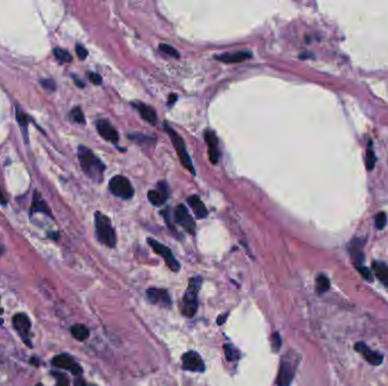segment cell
<instances>
[{"label": "cell", "mask_w": 388, "mask_h": 386, "mask_svg": "<svg viewBox=\"0 0 388 386\" xmlns=\"http://www.w3.org/2000/svg\"><path fill=\"white\" fill-rule=\"evenodd\" d=\"M202 278L200 276L192 277L183 297V314L186 317H193L198 310V294L201 289Z\"/></svg>", "instance_id": "obj_3"}, {"label": "cell", "mask_w": 388, "mask_h": 386, "mask_svg": "<svg viewBox=\"0 0 388 386\" xmlns=\"http://www.w3.org/2000/svg\"><path fill=\"white\" fill-rule=\"evenodd\" d=\"M224 350H225V356L227 360L230 361H235V360H239L240 359V351L237 350L234 345L232 344H225L224 345Z\"/></svg>", "instance_id": "obj_25"}, {"label": "cell", "mask_w": 388, "mask_h": 386, "mask_svg": "<svg viewBox=\"0 0 388 386\" xmlns=\"http://www.w3.org/2000/svg\"><path fill=\"white\" fill-rule=\"evenodd\" d=\"M95 233L98 240L109 248H114L117 242L115 229L111 224L110 219L105 214L96 212L94 214Z\"/></svg>", "instance_id": "obj_2"}, {"label": "cell", "mask_w": 388, "mask_h": 386, "mask_svg": "<svg viewBox=\"0 0 388 386\" xmlns=\"http://www.w3.org/2000/svg\"><path fill=\"white\" fill-rule=\"evenodd\" d=\"M227 316H229V314H225V315H222V316H219V317H218V320H217V323H218V325H220V324H224V323H225V321H226V319H227Z\"/></svg>", "instance_id": "obj_39"}, {"label": "cell", "mask_w": 388, "mask_h": 386, "mask_svg": "<svg viewBox=\"0 0 388 386\" xmlns=\"http://www.w3.org/2000/svg\"><path fill=\"white\" fill-rule=\"evenodd\" d=\"M187 203L193 209L194 216L197 217V219H205L208 217V209L206 207V205L202 203V201L198 195H192V196L188 197Z\"/></svg>", "instance_id": "obj_19"}, {"label": "cell", "mask_w": 388, "mask_h": 386, "mask_svg": "<svg viewBox=\"0 0 388 386\" xmlns=\"http://www.w3.org/2000/svg\"><path fill=\"white\" fill-rule=\"evenodd\" d=\"M168 198V187L165 182L158 184L157 189H152L148 193V199L154 206H161Z\"/></svg>", "instance_id": "obj_14"}, {"label": "cell", "mask_w": 388, "mask_h": 386, "mask_svg": "<svg viewBox=\"0 0 388 386\" xmlns=\"http://www.w3.org/2000/svg\"><path fill=\"white\" fill-rule=\"evenodd\" d=\"M74 80H75V83H76L77 86H79V87H84V83H82L81 80H79V78H76V77H74Z\"/></svg>", "instance_id": "obj_42"}, {"label": "cell", "mask_w": 388, "mask_h": 386, "mask_svg": "<svg viewBox=\"0 0 388 386\" xmlns=\"http://www.w3.org/2000/svg\"><path fill=\"white\" fill-rule=\"evenodd\" d=\"M128 138L130 139H133L135 142H138V143H143V142H149L150 141V137L147 135H142V134H130L128 135Z\"/></svg>", "instance_id": "obj_35"}, {"label": "cell", "mask_w": 388, "mask_h": 386, "mask_svg": "<svg viewBox=\"0 0 388 386\" xmlns=\"http://www.w3.org/2000/svg\"><path fill=\"white\" fill-rule=\"evenodd\" d=\"M83 386H96V385H94V384H90V385H86V384H84V383H83Z\"/></svg>", "instance_id": "obj_43"}, {"label": "cell", "mask_w": 388, "mask_h": 386, "mask_svg": "<svg viewBox=\"0 0 388 386\" xmlns=\"http://www.w3.org/2000/svg\"><path fill=\"white\" fill-rule=\"evenodd\" d=\"M71 119L73 121H75L77 124H85V118H84V114L80 107H75L74 109H72L71 111Z\"/></svg>", "instance_id": "obj_28"}, {"label": "cell", "mask_w": 388, "mask_h": 386, "mask_svg": "<svg viewBox=\"0 0 388 386\" xmlns=\"http://www.w3.org/2000/svg\"><path fill=\"white\" fill-rule=\"evenodd\" d=\"M13 325L15 327V330L17 331V333L19 336L24 340L25 343L28 345H31L30 341H28V333H30V329H31V323L28 317L24 314H17L13 317Z\"/></svg>", "instance_id": "obj_11"}, {"label": "cell", "mask_w": 388, "mask_h": 386, "mask_svg": "<svg viewBox=\"0 0 388 386\" xmlns=\"http://www.w3.org/2000/svg\"><path fill=\"white\" fill-rule=\"evenodd\" d=\"M52 365L55 366V367L69 370L73 375H75V376H79L82 374L81 366L77 363H75L74 359H73L72 357L67 356V355L56 356L55 358L52 359Z\"/></svg>", "instance_id": "obj_10"}, {"label": "cell", "mask_w": 388, "mask_h": 386, "mask_svg": "<svg viewBox=\"0 0 388 386\" xmlns=\"http://www.w3.org/2000/svg\"><path fill=\"white\" fill-rule=\"evenodd\" d=\"M77 156H79V161L83 172L96 183L103 182L104 172L106 170V165L103 161L92 152L90 149L85 148L83 145H81L79 148Z\"/></svg>", "instance_id": "obj_1"}, {"label": "cell", "mask_w": 388, "mask_h": 386, "mask_svg": "<svg viewBox=\"0 0 388 386\" xmlns=\"http://www.w3.org/2000/svg\"><path fill=\"white\" fill-rule=\"evenodd\" d=\"M176 100H177V95H176V94H171V95H169V101H168V103L172 106L173 103H175Z\"/></svg>", "instance_id": "obj_40"}, {"label": "cell", "mask_w": 388, "mask_h": 386, "mask_svg": "<svg viewBox=\"0 0 388 386\" xmlns=\"http://www.w3.org/2000/svg\"><path fill=\"white\" fill-rule=\"evenodd\" d=\"M316 282H317V292L319 295L326 292L329 289V287H331V281H329V278L325 274L318 275Z\"/></svg>", "instance_id": "obj_24"}, {"label": "cell", "mask_w": 388, "mask_h": 386, "mask_svg": "<svg viewBox=\"0 0 388 386\" xmlns=\"http://www.w3.org/2000/svg\"><path fill=\"white\" fill-rule=\"evenodd\" d=\"M75 50H76V55H77V57H79L81 60H84L85 58L88 57V50H86V49H85L83 46L77 45L76 48H75Z\"/></svg>", "instance_id": "obj_37"}, {"label": "cell", "mask_w": 388, "mask_h": 386, "mask_svg": "<svg viewBox=\"0 0 388 386\" xmlns=\"http://www.w3.org/2000/svg\"><path fill=\"white\" fill-rule=\"evenodd\" d=\"M31 212L32 213H45V214H47V216L52 217L49 206H48V204L43 201L40 193L37 192V190L35 192V194H33Z\"/></svg>", "instance_id": "obj_21"}, {"label": "cell", "mask_w": 388, "mask_h": 386, "mask_svg": "<svg viewBox=\"0 0 388 386\" xmlns=\"http://www.w3.org/2000/svg\"><path fill=\"white\" fill-rule=\"evenodd\" d=\"M40 84L42 85V87H45V89L49 92H53L56 90V83L52 80H41Z\"/></svg>", "instance_id": "obj_34"}, {"label": "cell", "mask_w": 388, "mask_h": 386, "mask_svg": "<svg viewBox=\"0 0 388 386\" xmlns=\"http://www.w3.org/2000/svg\"><path fill=\"white\" fill-rule=\"evenodd\" d=\"M174 219H175V222L179 224V226H182L188 233L196 234V222H194V220L191 217V214L188 212L185 205L179 204L175 208Z\"/></svg>", "instance_id": "obj_7"}, {"label": "cell", "mask_w": 388, "mask_h": 386, "mask_svg": "<svg viewBox=\"0 0 388 386\" xmlns=\"http://www.w3.org/2000/svg\"><path fill=\"white\" fill-rule=\"evenodd\" d=\"M205 139L208 145V153H209L210 162L216 164L219 161V150H218V139L216 134L211 130H207L205 133Z\"/></svg>", "instance_id": "obj_16"}, {"label": "cell", "mask_w": 388, "mask_h": 386, "mask_svg": "<svg viewBox=\"0 0 388 386\" xmlns=\"http://www.w3.org/2000/svg\"><path fill=\"white\" fill-rule=\"evenodd\" d=\"M88 77H89V80L91 81L92 84H94V85H100L101 83H103V78H101V76L99 74H96V73L89 72Z\"/></svg>", "instance_id": "obj_36"}, {"label": "cell", "mask_w": 388, "mask_h": 386, "mask_svg": "<svg viewBox=\"0 0 388 386\" xmlns=\"http://www.w3.org/2000/svg\"><path fill=\"white\" fill-rule=\"evenodd\" d=\"M295 375V367L289 361L283 360L280 364L276 384L277 386H289Z\"/></svg>", "instance_id": "obj_12"}, {"label": "cell", "mask_w": 388, "mask_h": 386, "mask_svg": "<svg viewBox=\"0 0 388 386\" xmlns=\"http://www.w3.org/2000/svg\"><path fill=\"white\" fill-rule=\"evenodd\" d=\"M357 268H358L359 273H360V274L365 277L367 281H372V273L369 268L366 267V266H362V265L357 266Z\"/></svg>", "instance_id": "obj_33"}, {"label": "cell", "mask_w": 388, "mask_h": 386, "mask_svg": "<svg viewBox=\"0 0 388 386\" xmlns=\"http://www.w3.org/2000/svg\"><path fill=\"white\" fill-rule=\"evenodd\" d=\"M372 270L376 276L379 278L382 285L388 287V266L384 263L375 262L372 264Z\"/></svg>", "instance_id": "obj_22"}, {"label": "cell", "mask_w": 388, "mask_h": 386, "mask_svg": "<svg viewBox=\"0 0 388 386\" xmlns=\"http://www.w3.org/2000/svg\"><path fill=\"white\" fill-rule=\"evenodd\" d=\"M148 299L154 305H159L163 307H171L172 299L168 291L165 289H158V288H150L147 290Z\"/></svg>", "instance_id": "obj_13"}, {"label": "cell", "mask_w": 388, "mask_h": 386, "mask_svg": "<svg viewBox=\"0 0 388 386\" xmlns=\"http://www.w3.org/2000/svg\"><path fill=\"white\" fill-rule=\"evenodd\" d=\"M159 49H160V50H161L163 52L166 53V55H168V56L174 57V58H179V52L176 50V49H174L172 46L165 45V43H161V45L159 46Z\"/></svg>", "instance_id": "obj_29"}, {"label": "cell", "mask_w": 388, "mask_h": 386, "mask_svg": "<svg viewBox=\"0 0 388 386\" xmlns=\"http://www.w3.org/2000/svg\"><path fill=\"white\" fill-rule=\"evenodd\" d=\"M95 126H96V130H98V133L101 137L110 142V143L117 144V142L119 139L118 131L116 130L115 127L111 125L108 120L99 119L95 123Z\"/></svg>", "instance_id": "obj_9"}, {"label": "cell", "mask_w": 388, "mask_h": 386, "mask_svg": "<svg viewBox=\"0 0 388 386\" xmlns=\"http://www.w3.org/2000/svg\"><path fill=\"white\" fill-rule=\"evenodd\" d=\"M2 254H3V247L0 246V255H2Z\"/></svg>", "instance_id": "obj_44"}, {"label": "cell", "mask_w": 388, "mask_h": 386, "mask_svg": "<svg viewBox=\"0 0 388 386\" xmlns=\"http://www.w3.org/2000/svg\"><path fill=\"white\" fill-rule=\"evenodd\" d=\"M164 125H165V130L167 131L169 137H171L172 143L174 145V148H175V150H176V152L178 154V158H179V160H181L182 164L188 171H190L192 174H196V169H194L193 164H192V160L190 158V155H188L185 142L183 141V138L181 137V136H179V134L176 133V131L174 130L167 123H165Z\"/></svg>", "instance_id": "obj_4"}, {"label": "cell", "mask_w": 388, "mask_h": 386, "mask_svg": "<svg viewBox=\"0 0 388 386\" xmlns=\"http://www.w3.org/2000/svg\"><path fill=\"white\" fill-rule=\"evenodd\" d=\"M16 119H17V121H18L19 126H21V128H22V130H23V134L26 136V135H27L28 117H27L25 114H23V112H22L21 110L17 109V110H16Z\"/></svg>", "instance_id": "obj_27"}, {"label": "cell", "mask_w": 388, "mask_h": 386, "mask_svg": "<svg viewBox=\"0 0 388 386\" xmlns=\"http://www.w3.org/2000/svg\"><path fill=\"white\" fill-rule=\"evenodd\" d=\"M348 252H350L352 260L357 264V266H360L363 261H365L361 239H354V240H352L350 246H348Z\"/></svg>", "instance_id": "obj_20"}, {"label": "cell", "mask_w": 388, "mask_h": 386, "mask_svg": "<svg viewBox=\"0 0 388 386\" xmlns=\"http://www.w3.org/2000/svg\"><path fill=\"white\" fill-rule=\"evenodd\" d=\"M3 311H4L3 309H0V314H3Z\"/></svg>", "instance_id": "obj_45"}, {"label": "cell", "mask_w": 388, "mask_h": 386, "mask_svg": "<svg viewBox=\"0 0 388 386\" xmlns=\"http://www.w3.org/2000/svg\"><path fill=\"white\" fill-rule=\"evenodd\" d=\"M148 243L150 246H151L154 253L158 254V255H160L164 258L165 262H166V264H167V266L171 268L173 272L179 271V267H181V265H179V263L177 262L175 256H174V254L171 249L165 245H163V243H160L159 241L154 240V239H152V238H148Z\"/></svg>", "instance_id": "obj_6"}, {"label": "cell", "mask_w": 388, "mask_h": 386, "mask_svg": "<svg viewBox=\"0 0 388 386\" xmlns=\"http://www.w3.org/2000/svg\"><path fill=\"white\" fill-rule=\"evenodd\" d=\"M355 350L359 354H361L368 363L373 366H379L382 363V356L380 354L376 353V351L371 350L369 346L363 342H359L355 344Z\"/></svg>", "instance_id": "obj_15"}, {"label": "cell", "mask_w": 388, "mask_h": 386, "mask_svg": "<svg viewBox=\"0 0 388 386\" xmlns=\"http://www.w3.org/2000/svg\"><path fill=\"white\" fill-rule=\"evenodd\" d=\"M252 57V53L250 51H237L233 53H222V55L215 56L216 60L222 61L225 63H236L242 62L249 58Z\"/></svg>", "instance_id": "obj_17"}, {"label": "cell", "mask_w": 388, "mask_h": 386, "mask_svg": "<svg viewBox=\"0 0 388 386\" xmlns=\"http://www.w3.org/2000/svg\"><path fill=\"white\" fill-rule=\"evenodd\" d=\"M132 106L138 110L139 114L141 115L143 120H145L147 123L151 124V125L157 124L158 117H157L156 111H154L151 107L144 104V103H142V102H133Z\"/></svg>", "instance_id": "obj_18"}, {"label": "cell", "mask_w": 388, "mask_h": 386, "mask_svg": "<svg viewBox=\"0 0 388 386\" xmlns=\"http://www.w3.org/2000/svg\"><path fill=\"white\" fill-rule=\"evenodd\" d=\"M53 56H55L56 59L60 62H71L72 61L71 53L67 50H65V49L56 48L55 50H53Z\"/></svg>", "instance_id": "obj_26"}, {"label": "cell", "mask_w": 388, "mask_h": 386, "mask_svg": "<svg viewBox=\"0 0 388 386\" xmlns=\"http://www.w3.org/2000/svg\"><path fill=\"white\" fill-rule=\"evenodd\" d=\"M386 223H387V216H386V213H384V212L378 213L377 216H376V218H375L376 228L379 229V230H381V229L385 228Z\"/></svg>", "instance_id": "obj_30"}, {"label": "cell", "mask_w": 388, "mask_h": 386, "mask_svg": "<svg viewBox=\"0 0 388 386\" xmlns=\"http://www.w3.org/2000/svg\"><path fill=\"white\" fill-rule=\"evenodd\" d=\"M183 368L188 371H194V373H202L205 371V363L201 359L200 355L196 351H187L186 354L183 355L182 358Z\"/></svg>", "instance_id": "obj_8"}, {"label": "cell", "mask_w": 388, "mask_h": 386, "mask_svg": "<svg viewBox=\"0 0 388 386\" xmlns=\"http://www.w3.org/2000/svg\"><path fill=\"white\" fill-rule=\"evenodd\" d=\"M367 168L368 169H373V167H375V162H376V156H375V153H373V151L369 148L367 151Z\"/></svg>", "instance_id": "obj_32"}, {"label": "cell", "mask_w": 388, "mask_h": 386, "mask_svg": "<svg viewBox=\"0 0 388 386\" xmlns=\"http://www.w3.org/2000/svg\"><path fill=\"white\" fill-rule=\"evenodd\" d=\"M280 346H282V338H280V334L276 332L271 336V348H273L274 351H278Z\"/></svg>", "instance_id": "obj_31"}, {"label": "cell", "mask_w": 388, "mask_h": 386, "mask_svg": "<svg viewBox=\"0 0 388 386\" xmlns=\"http://www.w3.org/2000/svg\"><path fill=\"white\" fill-rule=\"evenodd\" d=\"M56 386H70V383H69V380H67L66 378H64V377H60L59 382L57 383V385H56Z\"/></svg>", "instance_id": "obj_38"}, {"label": "cell", "mask_w": 388, "mask_h": 386, "mask_svg": "<svg viewBox=\"0 0 388 386\" xmlns=\"http://www.w3.org/2000/svg\"><path fill=\"white\" fill-rule=\"evenodd\" d=\"M109 190L116 197L131 199L134 196V189L130 180L124 176H115L109 182Z\"/></svg>", "instance_id": "obj_5"}, {"label": "cell", "mask_w": 388, "mask_h": 386, "mask_svg": "<svg viewBox=\"0 0 388 386\" xmlns=\"http://www.w3.org/2000/svg\"><path fill=\"white\" fill-rule=\"evenodd\" d=\"M71 333L76 340L79 341H84L90 336L89 329L82 324H75L74 326H72Z\"/></svg>", "instance_id": "obj_23"}, {"label": "cell", "mask_w": 388, "mask_h": 386, "mask_svg": "<svg viewBox=\"0 0 388 386\" xmlns=\"http://www.w3.org/2000/svg\"><path fill=\"white\" fill-rule=\"evenodd\" d=\"M37 386H42V385H41V384H38V385H37Z\"/></svg>", "instance_id": "obj_46"}, {"label": "cell", "mask_w": 388, "mask_h": 386, "mask_svg": "<svg viewBox=\"0 0 388 386\" xmlns=\"http://www.w3.org/2000/svg\"><path fill=\"white\" fill-rule=\"evenodd\" d=\"M0 204H4V205L7 204V201H6V198H5V196H4L2 189H0Z\"/></svg>", "instance_id": "obj_41"}]
</instances>
